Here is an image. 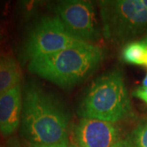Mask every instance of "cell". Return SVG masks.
<instances>
[{
  "mask_svg": "<svg viewBox=\"0 0 147 147\" xmlns=\"http://www.w3.org/2000/svg\"><path fill=\"white\" fill-rule=\"evenodd\" d=\"M104 36L120 43L147 30V8L141 0H104L100 2Z\"/></svg>",
  "mask_w": 147,
  "mask_h": 147,
  "instance_id": "277c9868",
  "label": "cell"
},
{
  "mask_svg": "<svg viewBox=\"0 0 147 147\" xmlns=\"http://www.w3.org/2000/svg\"><path fill=\"white\" fill-rule=\"evenodd\" d=\"M142 84H143V87H144V88H147V74L146 76L145 77V79H143Z\"/></svg>",
  "mask_w": 147,
  "mask_h": 147,
  "instance_id": "e0dca14e",
  "label": "cell"
},
{
  "mask_svg": "<svg viewBox=\"0 0 147 147\" xmlns=\"http://www.w3.org/2000/svg\"><path fill=\"white\" fill-rule=\"evenodd\" d=\"M142 41L143 42H144V43H145V44H146V46H147V36L146 37V38H144L142 39Z\"/></svg>",
  "mask_w": 147,
  "mask_h": 147,
  "instance_id": "d6986e66",
  "label": "cell"
},
{
  "mask_svg": "<svg viewBox=\"0 0 147 147\" xmlns=\"http://www.w3.org/2000/svg\"><path fill=\"white\" fill-rule=\"evenodd\" d=\"M22 107L21 84L0 96V133L3 137L11 136L20 127Z\"/></svg>",
  "mask_w": 147,
  "mask_h": 147,
  "instance_id": "ba28073f",
  "label": "cell"
},
{
  "mask_svg": "<svg viewBox=\"0 0 147 147\" xmlns=\"http://www.w3.org/2000/svg\"><path fill=\"white\" fill-rule=\"evenodd\" d=\"M84 42L75 38L56 16L41 18L33 27L25 44V54L30 61L60 52Z\"/></svg>",
  "mask_w": 147,
  "mask_h": 147,
  "instance_id": "5b68a950",
  "label": "cell"
},
{
  "mask_svg": "<svg viewBox=\"0 0 147 147\" xmlns=\"http://www.w3.org/2000/svg\"><path fill=\"white\" fill-rule=\"evenodd\" d=\"M104 58L100 47L84 43L30 61L29 70L62 88L73 87L94 72Z\"/></svg>",
  "mask_w": 147,
  "mask_h": 147,
  "instance_id": "7a4b0ae2",
  "label": "cell"
},
{
  "mask_svg": "<svg viewBox=\"0 0 147 147\" xmlns=\"http://www.w3.org/2000/svg\"><path fill=\"white\" fill-rule=\"evenodd\" d=\"M74 136L78 147H111L120 140L115 123L90 118H81Z\"/></svg>",
  "mask_w": 147,
  "mask_h": 147,
  "instance_id": "52a82bcc",
  "label": "cell"
},
{
  "mask_svg": "<svg viewBox=\"0 0 147 147\" xmlns=\"http://www.w3.org/2000/svg\"><path fill=\"white\" fill-rule=\"evenodd\" d=\"M111 147H135L130 140H119Z\"/></svg>",
  "mask_w": 147,
  "mask_h": 147,
  "instance_id": "5bb4252c",
  "label": "cell"
},
{
  "mask_svg": "<svg viewBox=\"0 0 147 147\" xmlns=\"http://www.w3.org/2000/svg\"><path fill=\"white\" fill-rule=\"evenodd\" d=\"M21 84V70L13 56L0 53V96Z\"/></svg>",
  "mask_w": 147,
  "mask_h": 147,
  "instance_id": "9c48e42d",
  "label": "cell"
},
{
  "mask_svg": "<svg viewBox=\"0 0 147 147\" xmlns=\"http://www.w3.org/2000/svg\"><path fill=\"white\" fill-rule=\"evenodd\" d=\"M82 118L112 123L132 115V107L123 76L119 69L102 74L90 85L79 109Z\"/></svg>",
  "mask_w": 147,
  "mask_h": 147,
  "instance_id": "3957f363",
  "label": "cell"
},
{
  "mask_svg": "<svg viewBox=\"0 0 147 147\" xmlns=\"http://www.w3.org/2000/svg\"><path fill=\"white\" fill-rule=\"evenodd\" d=\"M4 37H5V29L3 28V25L0 23V42L3 41Z\"/></svg>",
  "mask_w": 147,
  "mask_h": 147,
  "instance_id": "2e32d148",
  "label": "cell"
},
{
  "mask_svg": "<svg viewBox=\"0 0 147 147\" xmlns=\"http://www.w3.org/2000/svg\"><path fill=\"white\" fill-rule=\"evenodd\" d=\"M146 66H147V65H146Z\"/></svg>",
  "mask_w": 147,
  "mask_h": 147,
  "instance_id": "ffe728a7",
  "label": "cell"
},
{
  "mask_svg": "<svg viewBox=\"0 0 147 147\" xmlns=\"http://www.w3.org/2000/svg\"><path fill=\"white\" fill-rule=\"evenodd\" d=\"M21 134L33 147L69 142V117L63 106L34 83L24 91Z\"/></svg>",
  "mask_w": 147,
  "mask_h": 147,
  "instance_id": "6da1fadb",
  "label": "cell"
},
{
  "mask_svg": "<svg viewBox=\"0 0 147 147\" xmlns=\"http://www.w3.org/2000/svg\"><path fill=\"white\" fill-rule=\"evenodd\" d=\"M56 16L71 35L90 44L100 37L93 3L84 0L61 1L54 8Z\"/></svg>",
  "mask_w": 147,
  "mask_h": 147,
  "instance_id": "8992f818",
  "label": "cell"
},
{
  "mask_svg": "<svg viewBox=\"0 0 147 147\" xmlns=\"http://www.w3.org/2000/svg\"><path fill=\"white\" fill-rule=\"evenodd\" d=\"M141 1H142V3H143V5L145 6L147 8V0H141Z\"/></svg>",
  "mask_w": 147,
  "mask_h": 147,
  "instance_id": "ac0fdd59",
  "label": "cell"
},
{
  "mask_svg": "<svg viewBox=\"0 0 147 147\" xmlns=\"http://www.w3.org/2000/svg\"><path fill=\"white\" fill-rule=\"evenodd\" d=\"M130 142L135 147H147V120L142 122L134 129Z\"/></svg>",
  "mask_w": 147,
  "mask_h": 147,
  "instance_id": "8fae6325",
  "label": "cell"
},
{
  "mask_svg": "<svg viewBox=\"0 0 147 147\" xmlns=\"http://www.w3.org/2000/svg\"><path fill=\"white\" fill-rule=\"evenodd\" d=\"M0 147H21V146L19 141L16 138L11 137L10 139H8L6 142L1 144Z\"/></svg>",
  "mask_w": 147,
  "mask_h": 147,
  "instance_id": "4fadbf2b",
  "label": "cell"
},
{
  "mask_svg": "<svg viewBox=\"0 0 147 147\" xmlns=\"http://www.w3.org/2000/svg\"><path fill=\"white\" fill-rule=\"evenodd\" d=\"M43 147H74L71 145H69V142L66 143H61V144H56V145H52V146H47Z\"/></svg>",
  "mask_w": 147,
  "mask_h": 147,
  "instance_id": "9a60e30c",
  "label": "cell"
},
{
  "mask_svg": "<svg viewBox=\"0 0 147 147\" xmlns=\"http://www.w3.org/2000/svg\"><path fill=\"white\" fill-rule=\"evenodd\" d=\"M147 46L141 41H133L127 43L122 51V58L127 63L138 65H146Z\"/></svg>",
  "mask_w": 147,
  "mask_h": 147,
  "instance_id": "30bf717a",
  "label": "cell"
},
{
  "mask_svg": "<svg viewBox=\"0 0 147 147\" xmlns=\"http://www.w3.org/2000/svg\"><path fill=\"white\" fill-rule=\"evenodd\" d=\"M132 95L147 104V88H144V87L138 88L132 92Z\"/></svg>",
  "mask_w": 147,
  "mask_h": 147,
  "instance_id": "7c38bea8",
  "label": "cell"
}]
</instances>
